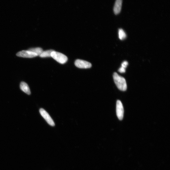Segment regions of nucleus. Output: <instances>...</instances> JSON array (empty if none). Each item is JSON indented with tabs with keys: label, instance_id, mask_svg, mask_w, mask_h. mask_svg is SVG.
<instances>
[{
	"label": "nucleus",
	"instance_id": "f257e3e1",
	"mask_svg": "<svg viewBox=\"0 0 170 170\" xmlns=\"http://www.w3.org/2000/svg\"><path fill=\"white\" fill-rule=\"evenodd\" d=\"M113 78L115 83L119 90L125 91L127 90V83L125 78L119 75L116 72L113 73Z\"/></svg>",
	"mask_w": 170,
	"mask_h": 170
},
{
	"label": "nucleus",
	"instance_id": "f03ea898",
	"mask_svg": "<svg viewBox=\"0 0 170 170\" xmlns=\"http://www.w3.org/2000/svg\"><path fill=\"white\" fill-rule=\"evenodd\" d=\"M51 57L55 60L61 64L65 63L68 60L67 57L65 55L54 50L51 53Z\"/></svg>",
	"mask_w": 170,
	"mask_h": 170
},
{
	"label": "nucleus",
	"instance_id": "7ed1b4c3",
	"mask_svg": "<svg viewBox=\"0 0 170 170\" xmlns=\"http://www.w3.org/2000/svg\"><path fill=\"white\" fill-rule=\"evenodd\" d=\"M39 112L41 115L43 117L49 125L52 126H55V124L53 119L45 110L43 108H41L39 110Z\"/></svg>",
	"mask_w": 170,
	"mask_h": 170
},
{
	"label": "nucleus",
	"instance_id": "20e7f679",
	"mask_svg": "<svg viewBox=\"0 0 170 170\" xmlns=\"http://www.w3.org/2000/svg\"><path fill=\"white\" fill-rule=\"evenodd\" d=\"M116 113L119 120H122L124 114V109L123 104L120 100H118L116 104Z\"/></svg>",
	"mask_w": 170,
	"mask_h": 170
},
{
	"label": "nucleus",
	"instance_id": "39448f33",
	"mask_svg": "<svg viewBox=\"0 0 170 170\" xmlns=\"http://www.w3.org/2000/svg\"><path fill=\"white\" fill-rule=\"evenodd\" d=\"M16 55L18 57H20L29 58H33L38 56L37 55L28 50H22L18 52Z\"/></svg>",
	"mask_w": 170,
	"mask_h": 170
},
{
	"label": "nucleus",
	"instance_id": "423d86ee",
	"mask_svg": "<svg viewBox=\"0 0 170 170\" xmlns=\"http://www.w3.org/2000/svg\"><path fill=\"white\" fill-rule=\"evenodd\" d=\"M75 66L80 68H89L92 66L90 62L81 60L77 59L75 62Z\"/></svg>",
	"mask_w": 170,
	"mask_h": 170
},
{
	"label": "nucleus",
	"instance_id": "0eeeda50",
	"mask_svg": "<svg viewBox=\"0 0 170 170\" xmlns=\"http://www.w3.org/2000/svg\"><path fill=\"white\" fill-rule=\"evenodd\" d=\"M122 0H116L113 8L115 14L118 15L120 13L122 8Z\"/></svg>",
	"mask_w": 170,
	"mask_h": 170
},
{
	"label": "nucleus",
	"instance_id": "6e6552de",
	"mask_svg": "<svg viewBox=\"0 0 170 170\" xmlns=\"http://www.w3.org/2000/svg\"><path fill=\"white\" fill-rule=\"evenodd\" d=\"M20 87L21 90L27 94L29 95L31 94V91L29 87L25 82H22L20 84Z\"/></svg>",
	"mask_w": 170,
	"mask_h": 170
},
{
	"label": "nucleus",
	"instance_id": "1a4fd4ad",
	"mask_svg": "<svg viewBox=\"0 0 170 170\" xmlns=\"http://www.w3.org/2000/svg\"><path fill=\"white\" fill-rule=\"evenodd\" d=\"M54 50L50 49L43 51L39 56L42 58L51 57V53Z\"/></svg>",
	"mask_w": 170,
	"mask_h": 170
},
{
	"label": "nucleus",
	"instance_id": "9d476101",
	"mask_svg": "<svg viewBox=\"0 0 170 170\" xmlns=\"http://www.w3.org/2000/svg\"><path fill=\"white\" fill-rule=\"evenodd\" d=\"M28 50L35 53L38 56H39L43 52V49L39 47L30 48Z\"/></svg>",
	"mask_w": 170,
	"mask_h": 170
},
{
	"label": "nucleus",
	"instance_id": "9b49d317",
	"mask_svg": "<svg viewBox=\"0 0 170 170\" xmlns=\"http://www.w3.org/2000/svg\"><path fill=\"white\" fill-rule=\"evenodd\" d=\"M118 35L119 39L121 40L125 39L126 37V34L125 32L122 29H119Z\"/></svg>",
	"mask_w": 170,
	"mask_h": 170
},
{
	"label": "nucleus",
	"instance_id": "f8f14e48",
	"mask_svg": "<svg viewBox=\"0 0 170 170\" xmlns=\"http://www.w3.org/2000/svg\"><path fill=\"white\" fill-rule=\"evenodd\" d=\"M128 65V63L126 61H125L123 62L122 64L121 67L124 68H126Z\"/></svg>",
	"mask_w": 170,
	"mask_h": 170
},
{
	"label": "nucleus",
	"instance_id": "ddd939ff",
	"mask_svg": "<svg viewBox=\"0 0 170 170\" xmlns=\"http://www.w3.org/2000/svg\"><path fill=\"white\" fill-rule=\"evenodd\" d=\"M118 71L119 72L121 73H125L126 72V68L121 67L119 69Z\"/></svg>",
	"mask_w": 170,
	"mask_h": 170
}]
</instances>
